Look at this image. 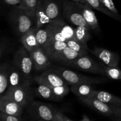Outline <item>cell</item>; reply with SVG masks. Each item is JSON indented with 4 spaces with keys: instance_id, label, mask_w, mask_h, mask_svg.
Segmentation results:
<instances>
[{
    "instance_id": "obj_1",
    "label": "cell",
    "mask_w": 121,
    "mask_h": 121,
    "mask_svg": "<svg viewBox=\"0 0 121 121\" xmlns=\"http://www.w3.org/2000/svg\"><path fill=\"white\" fill-rule=\"evenodd\" d=\"M45 28L48 32V41L46 46L54 41H66L74 38V28L59 18L51 21Z\"/></svg>"
},
{
    "instance_id": "obj_2",
    "label": "cell",
    "mask_w": 121,
    "mask_h": 121,
    "mask_svg": "<svg viewBox=\"0 0 121 121\" xmlns=\"http://www.w3.org/2000/svg\"><path fill=\"white\" fill-rule=\"evenodd\" d=\"M9 21L15 31L21 36L33 28L35 18L28 15L19 6H15L9 14Z\"/></svg>"
},
{
    "instance_id": "obj_3",
    "label": "cell",
    "mask_w": 121,
    "mask_h": 121,
    "mask_svg": "<svg viewBox=\"0 0 121 121\" xmlns=\"http://www.w3.org/2000/svg\"><path fill=\"white\" fill-rule=\"evenodd\" d=\"M22 107H27L33 101V91L29 80L15 88L8 89L5 93Z\"/></svg>"
},
{
    "instance_id": "obj_4",
    "label": "cell",
    "mask_w": 121,
    "mask_h": 121,
    "mask_svg": "<svg viewBox=\"0 0 121 121\" xmlns=\"http://www.w3.org/2000/svg\"><path fill=\"white\" fill-rule=\"evenodd\" d=\"M53 70L61 76L68 85H70L79 84H99L105 82L108 80V79L105 78L86 76L66 69H57Z\"/></svg>"
},
{
    "instance_id": "obj_5",
    "label": "cell",
    "mask_w": 121,
    "mask_h": 121,
    "mask_svg": "<svg viewBox=\"0 0 121 121\" xmlns=\"http://www.w3.org/2000/svg\"><path fill=\"white\" fill-rule=\"evenodd\" d=\"M27 112L31 118L36 121H54L55 113L50 107L40 102L33 100L27 107Z\"/></svg>"
},
{
    "instance_id": "obj_6",
    "label": "cell",
    "mask_w": 121,
    "mask_h": 121,
    "mask_svg": "<svg viewBox=\"0 0 121 121\" xmlns=\"http://www.w3.org/2000/svg\"><path fill=\"white\" fill-rule=\"evenodd\" d=\"M65 65L72 66L87 72L104 75V70L101 63H99L86 55L66 63Z\"/></svg>"
},
{
    "instance_id": "obj_7",
    "label": "cell",
    "mask_w": 121,
    "mask_h": 121,
    "mask_svg": "<svg viewBox=\"0 0 121 121\" xmlns=\"http://www.w3.org/2000/svg\"><path fill=\"white\" fill-rule=\"evenodd\" d=\"M80 100L96 112L111 118L118 117L121 113V107L108 105L96 98L80 99Z\"/></svg>"
},
{
    "instance_id": "obj_8",
    "label": "cell",
    "mask_w": 121,
    "mask_h": 121,
    "mask_svg": "<svg viewBox=\"0 0 121 121\" xmlns=\"http://www.w3.org/2000/svg\"><path fill=\"white\" fill-rule=\"evenodd\" d=\"M14 62V66L20 70L25 78L28 79L34 68V65L30 53L24 47H21L16 52Z\"/></svg>"
},
{
    "instance_id": "obj_9",
    "label": "cell",
    "mask_w": 121,
    "mask_h": 121,
    "mask_svg": "<svg viewBox=\"0 0 121 121\" xmlns=\"http://www.w3.org/2000/svg\"><path fill=\"white\" fill-rule=\"evenodd\" d=\"M63 15L69 21L76 27L84 26L90 28L89 26L85 21L83 17L76 8L73 1H64Z\"/></svg>"
},
{
    "instance_id": "obj_10",
    "label": "cell",
    "mask_w": 121,
    "mask_h": 121,
    "mask_svg": "<svg viewBox=\"0 0 121 121\" xmlns=\"http://www.w3.org/2000/svg\"><path fill=\"white\" fill-rule=\"evenodd\" d=\"M34 80L38 84H43L50 87L68 85L63 78L54 70H46L40 76L35 77Z\"/></svg>"
},
{
    "instance_id": "obj_11",
    "label": "cell",
    "mask_w": 121,
    "mask_h": 121,
    "mask_svg": "<svg viewBox=\"0 0 121 121\" xmlns=\"http://www.w3.org/2000/svg\"><path fill=\"white\" fill-rule=\"evenodd\" d=\"M91 52L104 65L112 67H118L119 57L116 53L99 47L94 48Z\"/></svg>"
},
{
    "instance_id": "obj_12",
    "label": "cell",
    "mask_w": 121,
    "mask_h": 121,
    "mask_svg": "<svg viewBox=\"0 0 121 121\" xmlns=\"http://www.w3.org/2000/svg\"><path fill=\"white\" fill-rule=\"evenodd\" d=\"M73 3L77 9L80 12L85 21L88 24L91 29L99 31L100 28L98 24V19L92 10V8L87 4H82L76 2H73Z\"/></svg>"
},
{
    "instance_id": "obj_13",
    "label": "cell",
    "mask_w": 121,
    "mask_h": 121,
    "mask_svg": "<svg viewBox=\"0 0 121 121\" xmlns=\"http://www.w3.org/2000/svg\"><path fill=\"white\" fill-rule=\"evenodd\" d=\"M23 107L4 95L0 99V111L2 113L8 115L20 117L23 112Z\"/></svg>"
},
{
    "instance_id": "obj_14",
    "label": "cell",
    "mask_w": 121,
    "mask_h": 121,
    "mask_svg": "<svg viewBox=\"0 0 121 121\" xmlns=\"http://www.w3.org/2000/svg\"><path fill=\"white\" fill-rule=\"evenodd\" d=\"M29 53L36 71L45 70L50 66V59L41 47H37Z\"/></svg>"
},
{
    "instance_id": "obj_15",
    "label": "cell",
    "mask_w": 121,
    "mask_h": 121,
    "mask_svg": "<svg viewBox=\"0 0 121 121\" xmlns=\"http://www.w3.org/2000/svg\"><path fill=\"white\" fill-rule=\"evenodd\" d=\"M85 55V54L76 52L67 46L62 50L53 54L50 57L49 59L51 60H54L65 64L66 63L75 60Z\"/></svg>"
},
{
    "instance_id": "obj_16",
    "label": "cell",
    "mask_w": 121,
    "mask_h": 121,
    "mask_svg": "<svg viewBox=\"0 0 121 121\" xmlns=\"http://www.w3.org/2000/svg\"><path fill=\"white\" fill-rule=\"evenodd\" d=\"M24 78H26L16 66L9 67L8 71V89L15 88L28 81V80H24Z\"/></svg>"
},
{
    "instance_id": "obj_17",
    "label": "cell",
    "mask_w": 121,
    "mask_h": 121,
    "mask_svg": "<svg viewBox=\"0 0 121 121\" xmlns=\"http://www.w3.org/2000/svg\"><path fill=\"white\" fill-rule=\"evenodd\" d=\"M37 30V28L34 27L21 36V43L23 47L28 52H31L39 47L36 37Z\"/></svg>"
},
{
    "instance_id": "obj_18",
    "label": "cell",
    "mask_w": 121,
    "mask_h": 121,
    "mask_svg": "<svg viewBox=\"0 0 121 121\" xmlns=\"http://www.w3.org/2000/svg\"><path fill=\"white\" fill-rule=\"evenodd\" d=\"M35 18L36 22L35 27L37 28H44L51 22L46 14L43 1L42 0L38 1L35 13Z\"/></svg>"
},
{
    "instance_id": "obj_19",
    "label": "cell",
    "mask_w": 121,
    "mask_h": 121,
    "mask_svg": "<svg viewBox=\"0 0 121 121\" xmlns=\"http://www.w3.org/2000/svg\"><path fill=\"white\" fill-rule=\"evenodd\" d=\"M71 91L78 96L79 99L93 98L95 90L89 84H79L71 85Z\"/></svg>"
},
{
    "instance_id": "obj_20",
    "label": "cell",
    "mask_w": 121,
    "mask_h": 121,
    "mask_svg": "<svg viewBox=\"0 0 121 121\" xmlns=\"http://www.w3.org/2000/svg\"><path fill=\"white\" fill-rule=\"evenodd\" d=\"M93 98L112 106L121 107V98L105 91H95Z\"/></svg>"
},
{
    "instance_id": "obj_21",
    "label": "cell",
    "mask_w": 121,
    "mask_h": 121,
    "mask_svg": "<svg viewBox=\"0 0 121 121\" xmlns=\"http://www.w3.org/2000/svg\"><path fill=\"white\" fill-rule=\"evenodd\" d=\"M85 1L86 4H87L93 9L102 12L104 14L107 15L108 16L111 17L112 18L121 22V15L115 14L114 13L108 9L99 0H85Z\"/></svg>"
},
{
    "instance_id": "obj_22",
    "label": "cell",
    "mask_w": 121,
    "mask_h": 121,
    "mask_svg": "<svg viewBox=\"0 0 121 121\" xmlns=\"http://www.w3.org/2000/svg\"><path fill=\"white\" fill-rule=\"evenodd\" d=\"M44 5L46 14L51 21L59 18L60 14L57 4L53 0H44Z\"/></svg>"
},
{
    "instance_id": "obj_23",
    "label": "cell",
    "mask_w": 121,
    "mask_h": 121,
    "mask_svg": "<svg viewBox=\"0 0 121 121\" xmlns=\"http://www.w3.org/2000/svg\"><path fill=\"white\" fill-rule=\"evenodd\" d=\"M74 29V38L80 42L87 43L91 37V28L84 26H78Z\"/></svg>"
},
{
    "instance_id": "obj_24",
    "label": "cell",
    "mask_w": 121,
    "mask_h": 121,
    "mask_svg": "<svg viewBox=\"0 0 121 121\" xmlns=\"http://www.w3.org/2000/svg\"><path fill=\"white\" fill-rule=\"evenodd\" d=\"M9 66L2 65L0 68V94L2 95L8 86V71Z\"/></svg>"
},
{
    "instance_id": "obj_25",
    "label": "cell",
    "mask_w": 121,
    "mask_h": 121,
    "mask_svg": "<svg viewBox=\"0 0 121 121\" xmlns=\"http://www.w3.org/2000/svg\"><path fill=\"white\" fill-rule=\"evenodd\" d=\"M39 86L37 87V93L41 98L50 100H57V98L54 95L52 91V88L50 86L43 84H39Z\"/></svg>"
},
{
    "instance_id": "obj_26",
    "label": "cell",
    "mask_w": 121,
    "mask_h": 121,
    "mask_svg": "<svg viewBox=\"0 0 121 121\" xmlns=\"http://www.w3.org/2000/svg\"><path fill=\"white\" fill-rule=\"evenodd\" d=\"M66 43L68 47L71 48L72 49L79 52V53H83V54L86 55L89 48L87 47V43L80 42L79 40H76L75 38H72L69 40L66 41Z\"/></svg>"
},
{
    "instance_id": "obj_27",
    "label": "cell",
    "mask_w": 121,
    "mask_h": 121,
    "mask_svg": "<svg viewBox=\"0 0 121 121\" xmlns=\"http://www.w3.org/2000/svg\"><path fill=\"white\" fill-rule=\"evenodd\" d=\"M104 70V75L109 79L121 80V70L119 67H112L104 65L101 63Z\"/></svg>"
},
{
    "instance_id": "obj_28",
    "label": "cell",
    "mask_w": 121,
    "mask_h": 121,
    "mask_svg": "<svg viewBox=\"0 0 121 121\" xmlns=\"http://www.w3.org/2000/svg\"><path fill=\"white\" fill-rule=\"evenodd\" d=\"M38 1V0H22L19 7L23 9L28 15L35 18Z\"/></svg>"
},
{
    "instance_id": "obj_29",
    "label": "cell",
    "mask_w": 121,
    "mask_h": 121,
    "mask_svg": "<svg viewBox=\"0 0 121 121\" xmlns=\"http://www.w3.org/2000/svg\"><path fill=\"white\" fill-rule=\"evenodd\" d=\"M36 37L39 46L44 50L48 41V32L46 28H37Z\"/></svg>"
},
{
    "instance_id": "obj_30",
    "label": "cell",
    "mask_w": 121,
    "mask_h": 121,
    "mask_svg": "<svg viewBox=\"0 0 121 121\" xmlns=\"http://www.w3.org/2000/svg\"><path fill=\"white\" fill-rule=\"evenodd\" d=\"M54 95L59 98H62L68 94L69 92V88L67 85L65 86H59L56 87H50Z\"/></svg>"
},
{
    "instance_id": "obj_31",
    "label": "cell",
    "mask_w": 121,
    "mask_h": 121,
    "mask_svg": "<svg viewBox=\"0 0 121 121\" xmlns=\"http://www.w3.org/2000/svg\"><path fill=\"white\" fill-rule=\"evenodd\" d=\"M108 9H109L110 11H111L112 12L114 13L115 14H118V10L116 8L115 6L114 3H113V1L112 0H99Z\"/></svg>"
},
{
    "instance_id": "obj_32",
    "label": "cell",
    "mask_w": 121,
    "mask_h": 121,
    "mask_svg": "<svg viewBox=\"0 0 121 121\" xmlns=\"http://www.w3.org/2000/svg\"><path fill=\"white\" fill-rule=\"evenodd\" d=\"M0 117H1V121H22L20 117L8 115L2 112H1Z\"/></svg>"
},
{
    "instance_id": "obj_33",
    "label": "cell",
    "mask_w": 121,
    "mask_h": 121,
    "mask_svg": "<svg viewBox=\"0 0 121 121\" xmlns=\"http://www.w3.org/2000/svg\"><path fill=\"white\" fill-rule=\"evenodd\" d=\"M54 121H73L70 119L63 114L61 112L56 111L55 113V120Z\"/></svg>"
},
{
    "instance_id": "obj_34",
    "label": "cell",
    "mask_w": 121,
    "mask_h": 121,
    "mask_svg": "<svg viewBox=\"0 0 121 121\" xmlns=\"http://www.w3.org/2000/svg\"><path fill=\"white\" fill-rule=\"evenodd\" d=\"M6 4L11 5L19 6L21 3L22 0H4Z\"/></svg>"
},
{
    "instance_id": "obj_35",
    "label": "cell",
    "mask_w": 121,
    "mask_h": 121,
    "mask_svg": "<svg viewBox=\"0 0 121 121\" xmlns=\"http://www.w3.org/2000/svg\"><path fill=\"white\" fill-rule=\"evenodd\" d=\"M0 47H1V48H0V56H1V57H2V56H3L4 51H5L6 48L5 44L2 41L1 42V46H0Z\"/></svg>"
},
{
    "instance_id": "obj_36",
    "label": "cell",
    "mask_w": 121,
    "mask_h": 121,
    "mask_svg": "<svg viewBox=\"0 0 121 121\" xmlns=\"http://www.w3.org/2000/svg\"><path fill=\"white\" fill-rule=\"evenodd\" d=\"M112 119L113 120V121H121V113L118 117L112 118Z\"/></svg>"
},
{
    "instance_id": "obj_37",
    "label": "cell",
    "mask_w": 121,
    "mask_h": 121,
    "mask_svg": "<svg viewBox=\"0 0 121 121\" xmlns=\"http://www.w3.org/2000/svg\"><path fill=\"white\" fill-rule=\"evenodd\" d=\"M79 121H91V120H90V119L88 118L87 116H86V115H84L83 116L82 119Z\"/></svg>"
},
{
    "instance_id": "obj_38",
    "label": "cell",
    "mask_w": 121,
    "mask_h": 121,
    "mask_svg": "<svg viewBox=\"0 0 121 121\" xmlns=\"http://www.w3.org/2000/svg\"><path fill=\"white\" fill-rule=\"evenodd\" d=\"M71 1H73V2H79V3H82V4H86L85 0H71Z\"/></svg>"
},
{
    "instance_id": "obj_39",
    "label": "cell",
    "mask_w": 121,
    "mask_h": 121,
    "mask_svg": "<svg viewBox=\"0 0 121 121\" xmlns=\"http://www.w3.org/2000/svg\"><path fill=\"white\" fill-rule=\"evenodd\" d=\"M41 121V120H40V121H36V120H34V121Z\"/></svg>"
}]
</instances>
